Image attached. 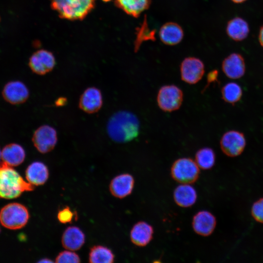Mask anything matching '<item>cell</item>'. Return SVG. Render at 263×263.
Masks as SVG:
<instances>
[{"instance_id": "6da1fadb", "label": "cell", "mask_w": 263, "mask_h": 263, "mask_svg": "<svg viewBox=\"0 0 263 263\" xmlns=\"http://www.w3.org/2000/svg\"><path fill=\"white\" fill-rule=\"evenodd\" d=\"M140 123L137 116L127 111L116 112L109 119L107 126L108 135L117 143H126L138 135Z\"/></svg>"}, {"instance_id": "7a4b0ae2", "label": "cell", "mask_w": 263, "mask_h": 263, "mask_svg": "<svg viewBox=\"0 0 263 263\" xmlns=\"http://www.w3.org/2000/svg\"><path fill=\"white\" fill-rule=\"evenodd\" d=\"M33 185L25 181L12 167L0 164V198L12 199L25 191L34 189Z\"/></svg>"}, {"instance_id": "3957f363", "label": "cell", "mask_w": 263, "mask_h": 263, "mask_svg": "<svg viewBox=\"0 0 263 263\" xmlns=\"http://www.w3.org/2000/svg\"><path fill=\"white\" fill-rule=\"evenodd\" d=\"M52 9L62 19L82 20L95 6V0H49Z\"/></svg>"}, {"instance_id": "277c9868", "label": "cell", "mask_w": 263, "mask_h": 263, "mask_svg": "<svg viewBox=\"0 0 263 263\" xmlns=\"http://www.w3.org/2000/svg\"><path fill=\"white\" fill-rule=\"evenodd\" d=\"M29 219L27 208L24 205L13 203L3 207L0 211V223L10 229H19L24 227Z\"/></svg>"}, {"instance_id": "5b68a950", "label": "cell", "mask_w": 263, "mask_h": 263, "mask_svg": "<svg viewBox=\"0 0 263 263\" xmlns=\"http://www.w3.org/2000/svg\"><path fill=\"white\" fill-rule=\"evenodd\" d=\"M199 174V167L190 158L183 157L176 160L170 168L171 177L180 184L194 183L198 180Z\"/></svg>"}, {"instance_id": "8992f818", "label": "cell", "mask_w": 263, "mask_h": 263, "mask_svg": "<svg viewBox=\"0 0 263 263\" xmlns=\"http://www.w3.org/2000/svg\"><path fill=\"white\" fill-rule=\"evenodd\" d=\"M182 90L175 85L162 86L157 95V103L159 108L165 112H172L178 110L183 101Z\"/></svg>"}, {"instance_id": "52a82bcc", "label": "cell", "mask_w": 263, "mask_h": 263, "mask_svg": "<svg viewBox=\"0 0 263 263\" xmlns=\"http://www.w3.org/2000/svg\"><path fill=\"white\" fill-rule=\"evenodd\" d=\"M33 144L40 153L44 154L52 151L57 142L56 129L48 125L38 127L34 132L32 137Z\"/></svg>"}, {"instance_id": "ba28073f", "label": "cell", "mask_w": 263, "mask_h": 263, "mask_svg": "<svg viewBox=\"0 0 263 263\" xmlns=\"http://www.w3.org/2000/svg\"><path fill=\"white\" fill-rule=\"evenodd\" d=\"M220 147L224 154L229 157H236L244 150L246 139L242 132L230 130L225 132L222 136Z\"/></svg>"}, {"instance_id": "9c48e42d", "label": "cell", "mask_w": 263, "mask_h": 263, "mask_svg": "<svg viewBox=\"0 0 263 263\" xmlns=\"http://www.w3.org/2000/svg\"><path fill=\"white\" fill-rule=\"evenodd\" d=\"M181 79L189 84L198 83L205 73L203 61L195 57H187L182 61L180 66Z\"/></svg>"}, {"instance_id": "30bf717a", "label": "cell", "mask_w": 263, "mask_h": 263, "mask_svg": "<svg viewBox=\"0 0 263 263\" xmlns=\"http://www.w3.org/2000/svg\"><path fill=\"white\" fill-rule=\"evenodd\" d=\"M56 65L53 54L46 50L37 51L29 58V66L31 70L38 75H44L50 72Z\"/></svg>"}, {"instance_id": "8fae6325", "label": "cell", "mask_w": 263, "mask_h": 263, "mask_svg": "<svg viewBox=\"0 0 263 263\" xmlns=\"http://www.w3.org/2000/svg\"><path fill=\"white\" fill-rule=\"evenodd\" d=\"M103 104L102 94L101 91L94 87L87 88L81 95L78 106L88 113L97 112Z\"/></svg>"}, {"instance_id": "7c38bea8", "label": "cell", "mask_w": 263, "mask_h": 263, "mask_svg": "<svg viewBox=\"0 0 263 263\" xmlns=\"http://www.w3.org/2000/svg\"><path fill=\"white\" fill-rule=\"evenodd\" d=\"M2 94L8 103L14 105L25 102L29 97V92L26 86L19 81H12L4 87Z\"/></svg>"}, {"instance_id": "4fadbf2b", "label": "cell", "mask_w": 263, "mask_h": 263, "mask_svg": "<svg viewBox=\"0 0 263 263\" xmlns=\"http://www.w3.org/2000/svg\"><path fill=\"white\" fill-rule=\"evenodd\" d=\"M216 225L215 216L209 211L201 210L192 218V226L194 231L199 235L208 236L214 231Z\"/></svg>"}, {"instance_id": "5bb4252c", "label": "cell", "mask_w": 263, "mask_h": 263, "mask_svg": "<svg viewBox=\"0 0 263 263\" xmlns=\"http://www.w3.org/2000/svg\"><path fill=\"white\" fill-rule=\"evenodd\" d=\"M222 69L225 75L230 79L241 78L245 73L244 59L240 54H231L223 60Z\"/></svg>"}, {"instance_id": "9a60e30c", "label": "cell", "mask_w": 263, "mask_h": 263, "mask_svg": "<svg viewBox=\"0 0 263 263\" xmlns=\"http://www.w3.org/2000/svg\"><path fill=\"white\" fill-rule=\"evenodd\" d=\"M133 177L129 173H123L114 177L111 181L109 190L114 197L123 199L132 192L134 186Z\"/></svg>"}, {"instance_id": "2e32d148", "label": "cell", "mask_w": 263, "mask_h": 263, "mask_svg": "<svg viewBox=\"0 0 263 263\" xmlns=\"http://www.w3.org/2000/svg\"><path fill=\"white\" fill-rule=\"evenodd\" d=\"M153 233V228L150 225L145 221H139L131 230V241L137 246H145L152 240Z\"/></svg>"}, {"instance_id": "e0dca14e", "label": "cell", "mask_w": 263, "mask_h": 263, "mask_svg": "<svg viewBox=\"0 0 263 263\" xmlns=\"http://www.w3.org/2000/svg\"><path fill=\"white\" fill-rule=\"evenodd\" d=\"M159 36L165 44L172 46L178 44L184 38V31L182 27L174 22L164 23L160 28Z\"/></svg>"}, {"instance_id": "ac0fdd59", "label": "cell", "mask_w": 263, "mask_h": 263, "mask_svg": "<svg viewBox=\"0 0 263 263\" xmlns=\"http://www.w3.org/2000/svg\"><path fill=\"white\" fill-rule=\"evenodd\" d=\"M85 236L78 227L70 226L64 231L61 237L63 247L69 250L75 251L80 249L85 243Z\"/></svg>"}, {"instance_id": "d6986e66", "label": "cell", "mask_w": 263, "mask_h": 263, "mask_svg": "<svg viewBox=\"0 0 263 263\" xmlns=\"http://www.w3.org/2000/svg\"><path fill=\"white\" fill-rule=\"evenodd\" d=\"M197 193L195 188L187 184L178 186L173 191V199L177 205L182 207H189L196 202Z\"/></svg>"}, {"instance_id": "ffe728a7", "label": "cell", "mask_w": 263, "mask_h": 263, "mask_svg": "<svg viewBox=\"0 0 263 263\" xmlns=\"http://www.w3.org/2000/svg\"><path fill=\"white\" fill-rule=\"evenodd\" d=\"M49 175L47 167L40 161L32 162L25 170V177L27 182L34 186L44 184L47 181Z\"/></svg>"}, {"instance_id": "44dd1931", "label": "cell", "mask_w": 263, "mask_h": 263, "mask_svg": "<svg viewBox=\"0 0 263 263\" xmlns=\"http://www.w3.org/2000/svg\"><path fill=\"white\" fill-rule=\"evenodd\" d=\"M25 155L23 147L16 143L7 145L1 151V160L3 163L12 167L19 166L23 163Z\"/></svg>"}, {"instance_id": "7402d4cb", "label": "cell", "mask_w": 263, "mask_h": 263, "mask_svg": "<svg viewBox=\"0 0 263 263\" xmlns=\"http://www.w3.org/2000/svg\"><path fill=\"white\" fill-rule=\"evenodd\" d=\"M114 4L127 14L138 18L149 8L151 0H114Z\"/></svg>"}, {"instance_id": "603a6c76", "label": "cell", "mask_w": 263, "mask_h": 263, "mask_svg": "<svg viewBox=\"0 0 263 263\" xmlns=\"http://www.w3.org/2000/svg\"><path fill=\"white\" fill-rule=\"evenodd\" d=\"M226 32L233 40L239 41L245 39L249 32L247 22L240 17H235L227 22Z\"/></svg>"}, {"instance_id": "cb8c5ba5", "label": "cell", "mask_w": 263, "mask_h": 263, "mask_svg": "<svg viewBox=\"0 0 263 263\" xmlns=\"http://www.w3.org/2000/svg\"><path fill=\"white\" fill-rule=\"evenodd\" d=\"M114 256L108 247L101 245H94L90 248L89 261L91 263H112Z\"/></svg>"}, {"instance_id": "d4e9b609", "label": "cell", "mask_w": 263, "mask_h": 263, "mask_svg": "<svg viewBox=\"0 0 263 263\" xmlns=\"http://www.w3.org/2000/svg\"><path fill=\"white\" fill-rule=\"evenodd\" d=\"M243 95L241 87L237 83L230 82L221 89L222 99L226 103L235 104L240 100Z\"/></svg>"}, {"instance_id": "484cf974", "label": "cell", "mask_w": 263, "mask_h": 263, "mask_svg": "<svg viewBox=\"0 0 263 263\" xmlns=\"http://www.w3.org/2000/svg\"><path fill=\"white\" fill-rule=\"evenodd\" d=\"M215 153L210 148L204 147L199 150L195 155V161L199 168L207 170L211 169L215 162Z\"/></svg>"}, {"instance_id": "4316f807", "label": "cell", "mask_w": 263, "mask_h": 263, "mask_svg": "<svg viewBox=\"0 0 263 263\" xmlns=\"http://www.w3.org/2000/svg\"><path fill=\"white\" fill-rule=\"evenodd\" d=\"M155 31L150 30L147 23V19L145 18L143 22L140 27L137 29L136 38L134 42V49L136 51L142 43L146 40H154Z\"/></svg>"}, {"instance_id": "83f0119b", "label": "cell", "mask_w": 263, "mask_h": 263, "mask_svg": "<svg viewBox=\"0 0 263 263\" xmlns=\"http://www.w3.org/2000/svg\"><path fill=\"white\" fill-rule=\"evenodd\" d=\"M55 262L58 263H78L80 262V258L77 254L68 250L60 252L56 257Z\"/></svg>"}, {"instance_id": "f1b7e54d", "label": "cell", "mask_w": 263, "mask_h": 263, "mask_svg": "<svg viewBox=\"0 0 263 263\" xmlns=\"http://www.w3.org/2000/svg\"><path fill=\"white\" fill-rule=\"evenodd\" d=\"M57 219L62 224L71 223L75 218L76 220V212L73 211L68 207L66 206L60 209L57 214Z\"/></svg>"}, {"instance_id": "f546056e", "label": "cell", "mask_w": 263, "mask_h": 263, "mask_svg": "<svg viewBox=\"0 0 263 263\" xmlns=\"http://www.w3.org/2000/svg\"><path fill=\"white\" fill-rule=\"evenodd\" d=\"M251 214L256 221L263 223V198L253 204L251 208Z\"/></svg>"}, {"instance_id": "4dcf8cb0", "label": "cell", "mask_w": 263, "mask_h": 263, "mask_svg": "<svg viewBox=\"0 0 263 263\" xmlns=\"http://www.w3.org/2000/svg\"><path fill=\"white\" fill-rule=\"evenodd\" d=\"M218 71L216 70L210 72L207 75V86L212 82H214L217 80Z\"/></svg>"}, {"instance_id": "1f68e13d", "label": "cell", "mask_w": 263, "mask_h": 263, "mask_svg": "<svg viewBox=\"0 0 263 263\" xmlns=\"http://www.w3.org/2000/svg\"><path fill=\"white\" fill-rule=\"evenodd\" d=\"M259 40L261 45L263 47V26H262L260 29Z\"/></svg>"}, {"instance_id": "d6a6232c", "label": "cell", "mask_w": 263, "mask_h": 263, "mask_svg": "<svg viewBox=\"0 0 263 263\" xmlns=\"http://www.w3.org/2000/svg\"><path fill=\"white\" fill-rule=\"evenodd\" d=\"M66 101L67 100L65 98L61 97L56 101V106H61L64 105L66 103Z\"/></svg>"}, {"instance_id": "836d02e7", "label": "cell", "mask_w": 263, "mask_h": 263, "mask_svg": "<svg viewBox=\"0 0 263 263\" xmlns=\"http://www.w3.org/2000/svg\"><path fill=\"white\" fill-rule=\"evenodd\" d=\"M38 262H42V263H50V262H53L52 260H50L49 259H43L41 260H40Z\"/></svg>"}, {"instance_id": "e575fe53", "label": "cell", "mask_w": 263, "mask_h": 263, "mask_svg": "<svg viewBox=\"0 0 263 263\" xmlns=\"http://www.w3.org/2000/svg\"><path fill=\"white\" fill-rule=\"evenodd\" d=\"M231 0L236 3H241L244 2L246 0Z\"/></svg>"}, {"instance_id": "d590c367", "label": "cell", "mask_w": 263, "mask_h": 263, "mask_svg": "<svg viewBox=\"0 0 263 263\" xmlns=\"http://www.w3.org/2000/svg\"><path fill=\"white\" fill-rule=\"evenodd\" d=\"M104 2H109L111 0H102Z\"/></svg>"}, {"instance_id": "8d00e7d4", "label": "cell", "mask_w": 263, "mask_h": 263, "mask_svg": "<svg viewBox=\"0 0 263 263\" xmlns=\"http://www.w3.org/2000/svg\"><path fill=\"white\" fill-rule=\"evenodd\" d=\"M1 159V151H0V160Z\"/></svg>"}, {"instance_id": "74e56055", "label": "cell", "mask_w": 263, "mask_h": 263, "mask_svg": "<svg viewBox=\"0 0 263 263\" xmlns=\"http://www.w3.org/2000/svg\"></svg>"}]
</instances>
